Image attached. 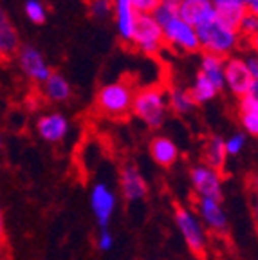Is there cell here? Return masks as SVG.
I'll list each match as a JSON object with an SVG mask.
<instances>
[{
  "label": "cell",
  "mask_w": 258,
  "mask_h": 260,
  "mask_svg": "<svg viewBox=\"0 0 258 260\" xmlns=\"http://www.w3.org/2000/svg\"><path fill=\"white\" fill-rule=\"evenodd\" d=\"M195 32H197L199 47L204 53L220 58H228L230 54H233V51L240 44V35L237 29L226 25L217 15L204 24L197 25Z\"/></svg>",
  "instance_id": "cell-1"
},
{
  "label": "cell",
  "mask_w": 258,
  "mask_h": 260,
  "mask_svg": "<svg viewBox=\"0 0 258 260\" xmlns=\"http://www.w3.org/2000/svg\"><path fill=\"white\" fill-rule=\"evenodd\" d=\"M132 114L148 128H161L168 116L166 90L161 87H146L137 90L132 100Z\"/></svg>",
  "instance_id": "cell-2"
},
{
  "label": "cell",
  "mask_w": 258,
  "mask_h": 260,
  "mask_svg": "<svg viewBox=\"0 0 258 260\" xmlns=\"http://www.w3.org/2000/svg\"><path fill=\"white\" fill-rule=\"evenodd\" d=\"M136 90L126 81H110L96 94V107L100 114L110 119H121L132 109Z\"/></svg>",
  "instance_id": "cell-3"
},
{
  "label": "cell",
  "mask_w": 258,
  "mask_h": 260,
  "mask_svg": "<svg viewBox=\"0 0 258 260\" xmlns=\"http://www.w3.org/2000/svg\"><path fill=\"white\" fill-rule=\"evenodd\" d=\"M175 224H177L179 232H181L191 255L197 260H206V256H208V235H206V230L199 220L197 213L188 210V208L177 206L175 208Z\"/></svg>",
  "instance_id": "cell-4"
},
{
  "label": "cell",
  "mask_w": 258,
  "mask_h": 260,
  "mask_svg": "<svg viewBox=\"0 0 258 260\" xmlns=\"http://www.w3.org/2000/svg\"><path fill=\"white\" fill-rule=\"evenodd\" d=\"M224 89H230V92L238 98L246 94L258 96V80L249 74L244 58L228 56L224 60Z\"/></svg>",
  "instance_id": "cell-5"
},
{
  "label": "cell",
  "mask_w": 258,
  "mask_h": 260,
  "mask_svg": "<svg viewBox=\"0 0 258 260\" xmlns=\"http://www.w3.org/2000/svg\"><path fill=\"white\" fill-rule=\"evenodd\" d=\"M132 42L143 54L155 56L165 47L163 40V27L153 20L152 15H137L136 27L132 32Z\"/></svg>",
  "instance_id": "cell-6"
},
{
  "label": "cell",
  "mask_w": 258,
  "mask_h": 260,
  "mask_svg": "<svg viewBox=\"0 0 258 260\" xmlns=\"http://www.w3.org/2000/svg\"><path fill=\"white\" fill-rule=\"evenodd\" d=\"M190 181L197 199H211L222 203L224 190H222L220 172L206 167V165H195L190 170Z\"/></svg>",
  "instance_id": "cell-7"
},
{
  "label": "cell",
  "mask_w": 258,
  "mask_h": 260,
  "mask_svg": "<svg viewBox=\"0 0 258 260\" xmlns=\"http://www.w3.org/2000/svg\"><path fill=\"white\" fill-rule=\"evenodd\" d=\"M16 58H18V65H20V71L33 81H38V83H44L53 69L51 65L47 63L44 53L40 49H37L35 45H20L16 49Z\"/></svg>",
  "instance_id": "cell-8"
},
{
  "label": "cell",
  "mask_w": 258,
  "mask_h": 260,
  "mask_svg": "<svg viewBox=\"0 0 258 260\" xmlns=\"http://www.w3.org/2000/svg\"><path fill=\"white\" fill-rule=\"evenodd\" d=\"M163 40L170 47L182 51V53H197V51H201L195 27L182 22L181 18H175V20L163 25Z\"/></svg>",
  "instance_id": "cell-9"
},
{
  "label": "cell",
  "mask_w": 258,
  "mask_h": 260,
  "mask_svg": "<svg viewBox=\"0 0 258 260\" xmlns=\"http://www.w3.org/2000/svg\"><path fill=\"white\" fill-rule=\"evenodd\" d=\"M90 208L94 211L100 230L109 228L116 210V193L107 183H96L90 190Z\"/></svg>",
  "instance_id": "cell-10"
},
{
  "label": "cell",
  "mask_w": 258,
  "mask_h": 260,
  "mask_svg": "<svg viewBox=\"0 0 258 260\" xmlns=\"http://www.w3.org/2000/svg\"><path fill=\"white\" fill-rule=\"evenodd\" d=\"M119 190H121L125 201H128V203L141 201L148 195V184H146L145 177L134 162L123 165L121 172H119Z\"/></svg>",
  "instance_id": "cell-11"
},
{
  "label": "cell",
  "mask_w": 258,
  "mask_h": 260,
  "mask_svg": "<svg viewBox=\"0 0 258 260\" xmlns=\"http://www.w3.org/2000/svg\"><path fill=\"white\" fill-rule=\"evenodd\" d=\"M197 217L202 226H206L210 232L218 235L228 232V215L222 208V203L211 199H197Z\"/></svg>",
  "instance_id": "cell-12"
},
{
  "label": "cell",
  "mask_w": 258,
  "mask_h": 260,
  "mask_svg": "<svg viewBox=\"0 0 258 260\" xmlns=\"http://www.w3.org/2000/svg\"><path fill=\"white\" fill-rule=\"evenodd\" d=\"M215 15L211 0H177V16L191 27L204 24Z\"/></svg>",
  "instance_id": "cell-13"
},
{
  "label": "cell",
  "mask_w": 258,
  "mask_h": 260,
  "mask_svg": "<svg viewBox=\"0 0 258 260\" xmlns=\"http://www.w3.org/2000/svg\"><path fill=\"white\" fill-rule=\"evenodd\" d=\"M69 119L61 112H49L44 114L37 121V132L44 141L47 143H60L69 134Z\"/></svg>",
  "instance_id": "cell-14"
},
{
  "label": "cell",
  "mask_w": 258,
  "mask_h": 260,
  "mask_svg": "<svg viewBox=\"0 0 258 260\" xmlns=\"http://www.w3.org/2000/svg\"><path fill=\"white\" fill-rule=\"evenodd\" d=\"M112 13H114V18H116L117 35L121 37V40L130 42L137 20V13L132 8V4H130V0H114Z\"/></svg>",
  "instance_id": "cell-15"
},
{
  "label": "cell",
  "mask_w": 258,
  "mask_h": 260,
  "mask_svg": "<svg viewBox=\"0 0 258 260\" xmlns=\"http://www.w3.org/2000/svg\"><path fill=\"white\" fill-rule=\"evenodd\" d=\"M150 155L159 167H172L179 159V146L166 136H155L150 141Z\"/></svg>",
  "instance_id": "cell-16"
},
{
  "label": "cell",
  "mask_w": 258,
  "mask_h": 260,
  "mask_svg": "<svg viewBox=\"0 0 258 260\" xmlns=\"http://www.w3.org/2000/svg\"><path fill=\"white\" fill-rule=\"evenodd\" d=\"M217 16L230 27L237 29L240 20L246 16L247 9L242 0H211Z\"/></svg>",
  "instance_id": "cell-17"
},
{
  "label": "cell",
  "mask_w": 258,
  "mask_h": 260,
  "mask_svg": "<svg viewBox=\"0 0 258 260\" xmlns=\"http://www.w3.org/2000/svg\"><path fill=\"white\" fill-rule=\"evenodd\" d=\"M202 159L206 167L213 168L217 172H222L226 167V146H224V139L220 136H211V138L206 139L204 146H202Z\"/></svg>",
  "instance_id": "cell-18"
},
{
  "label": "cell",
  "mask_w": 258,
  "mask_h": 260,
  "mask_svg": "<svg viewBox=\"0 0 258 260\" xmlns=\"http://www.w3.org/2000/svg\"><path fill=\"white\" fill-rule=\"evenodd\" d=\"M224 60L226 58L208 53H202L201 56V71L199 73L217 89V92L224 89Z\"/></svg>",
  "instance_id": "cell-19"
},
{
  "label": "cell",
  "mask_w": 258,
  "mask_h": 260,
  "mask_svg": "<svg viewBox=\"0 0 258 260\" xmlns=\"http://www.w3.org/2000/svg\"><path fill=\"white\" fill-rule=\"evenodd\" d=\"M18 47H20V35L4 8L0 6V51L2 54H13Z\"/></svg>",
  "instance_id": "cell-20"
},
{
  "label": "cell",
  "mask_w": 258,
  "mask_h": 260,
  "mask_svg": "<svg viewBox=\"0 0 258 260\" xmlns=\"http://www.w3.org/2000/svg\"><path fill=\"white\" fill-rule=\"evenodd\" d=\"M44 94L49 102L61 103L71 98L73 89H71L69 80L61 73H51V76L44 81Z\"/></svg>",
  "instance_id": "cell-21"
},
{
  "label": "cell",
  "mask_w": 258,
  "mask_h": 260,
  "mask_svg": "<svg viewBox=\"0 0 258 260\" xmlns=\"http://www.w3.org/2000/svg\"><path fill=\"white\" fill-rule=\"evenodd\" d=\"M166 103H168V110H174L175 114H181V116L195 109V103L188 89H182V87H172L166 92Z\"/></svg>",
  "instance_id": "cell-22"
},
{
  "label": "cell",
  "mask_w": 258,
  "mask_h": 260,
  "mask_svg": "<svg viewBox=\"0 0 258 260\" xmlns=\"http://www.w3.org/2000/svg\"><path fill=\"white\" fill-rule=\"evenodd\" d=\"M188 92H190L195 107L211 102V100H215V96L218 94L217 89H215V87L211 85L210 81L206 80L201 73H197V76H195V80H194V85H191V89H188Z\"/></svg>",
  "instance_id": "cell-23"
},
{
  "label": "cell",
  "mask_w": 258,
  "mask_h": 260,
  "mask_svg": "<svg viewBox=\"0 0 258 260\" xmlns=\"http://www.w3.org/2000/svg\"><path fill=\"white\" fill-rule=\"evenodd\" d=\"M152 18L157 22L159 25H166L168 22L179 18L177 16V0H161L157 8L152 11Z\"/></svg>",
  "instance_id": "cell-24"
},
{
  "label": "cell",
  "mask_w": 258,
  "mask_h": 260,
  "mask_svg": "<svg viewBox=\"0 0 258 260\" xmlns=\"http://www.w3.org/2000/svg\"><path fill=\"white\" fill-rule=\"evenodd\" d=\"M24 13L33 24H44L47 20V9L42 4L40 0H25L24 4Z\"/></svg>",
  "instance_id": "cell-25"
},
{
  "label": "cell",
  "mask_w": 258,
  "mask_h": 260,
  "mask_svg": "<svg viewBox=\"0 0 258 260\" xmlns=\"http://www.w3.org/2000/svg\"><path fill=\"white\" fill-rule=\"evenodd\" d=\"M238 35H240V40L242 38H247V40H254L258 32V15H253V13H246L240 24L237 27Z\"/></svg>",
  "instance_id": "cell-26"
},
{
  "label": "cell",
  "mask_w": 258,
  "mask_h": 260,
  "mask_svg": "<svg viewBox=\"0 0 258 260\" xmlns=\"http://www.w3.org/2000/svg\"><path fill=\"white\" fill-rule=\"evenodd\" d=\"M114 9V0H90L89 2V13L90 16L98 18V20H105L112 15Z\"/></svg>",
  "instance_id": "cell-27"
},
{
  "label": "cell",
  "mask_w": 258,
  "mask_h": 260,
  "mask_svg": "<svg viewBox=\"0 0 258 260\" xmlns=\"http://www.w3.org/2000/svg\"><path fill=\"white\" fill-rule=\"evenodd\" d=\"M246 134L244 132H237L233 134L231 138L224 139V146H226V154L228 155H238L240 152L244 150V146H246Z\"/></svg>",
  "instance_id": "cell-28"
},
{
  "label": "cell",
  "mask_w": 258,
  "mask_h": 260,
  "mask_svg": "<svg viewBox=\"0 0 258 260\" xmlns=\"http://www.w3.org/2000/svg\"><path fill=\"white\" fill-rule=\"evenodd\" d=\"M238 114H258L256 94H246L238 100Z\"/></svg>",
  "instance_id": "cell-29"
},
{
  "label": "cell",
  "mask_w": 258,
  "mask_h": 260,
  "mask_svg": "<svg viewBox=\"0 0 258 260\" xmlns=\"http://www.w3.org/2000/svg\"><path fill=\"white\" fill-rule=\"evenodd\" d=\"M240 123H242L244 134L253 138L258 134V114H240Z\"/></svg>",
  "instance_id": "cell-30"
},
{
  "label": "cell",
  "mask_w": 258,
  "mask_h": 260,
  "mask_svg": "<svg viewBox=\"0 0 258 260\" xmlns=\"http://www.w3.org/2000/svg\"><path fill=\"white\" fill-rule=\"evenodd\" d=\"M114 242H116V239L109 228L100 230V233H98V249L100 251H110L114 248Z\"/></svg>",
  "instance_id": "cell-31"
},
{
  "label": "cell",
  "mask_w": 258,
  "mask_h": 260,
  "mask_svg": "<svg viewBox=\"0 0 258 260\" xmlns=\"http://www.w3.org/2000/svg\"><path fill=\"white\" fill-rule=\"evenodd\" d=\"M161 0H130L132 8L136 9L137 15H152V11L157 8Z\"/></svg>",
  "instance_id": "cell-32"
},
{
  "label": "cell",
  "mask_w": 258,
  "mask_h": 260,
  "mask_svg": "<svg viewBox=\"0 0 258 260\" xmlns=\"http://www.w3.org/2000/svg\"><path fill=\"white\" fill-rule=\"evenodd\" d=\"M244 63H246L247 71H249V74L254 78V80H258V58L254 53L247 54V58L244 60Z\"/></svg>",
  "instance_id": "cell-33"
},
{
  "label": "cell",
  "mask_w": 258,
  "mask_h": 260,
  "mask_svg": "<svg viewBox=\"0 0 258 260\" xmlns=\"http://www.w3.org/2000/svg\"><path fill=\"white\" fill-rule=\"evenodd\" d=\"M244 6H246L247 13H253V15H256L258 13V0H242Z\"/></svg>",
  "instance_id": "cell-34"
},
{
  "label": "cell",
  "mask_w": 258,
  "mask_h": 260,
  "mask_svg": "<svg viewBox=\"0 0 258 260\" xmlns=\"http://www.w3.org/2000/svg\"><path fill=\"white\" fill-rule=\"evenodd\" d=\"M4 239H6V224H4L2 210H0V242H4Z\"/></svg>",
  "instance_id": "cell-35"
},
{
  "label": "cell",
  "mask_w": 258,
  "mask_h": 260,
  "mask_svg": "<svg viewBox=\"0 0 258 260\" xmlns=\"http://www.w3.org/2000/svg\"><path fill=\"white\" fill-rule=\"evenodd\" d=\"M2 145H4V143H2V136H0V152H2Z\"/></svg>",
  "instance_id": "cell-36"
},
{
  "label": "cell",
  "mask_w": 258,
  "mask_h": 260,
  "mask_svg": "<svg viewBox=\"0 0 258 260\" xmlns=\"http://www.w3.org/2000/svg\"><path fill=\"white\" fill-rule=\"evenodd\" d=\"M0 56H2V51H0Z\"/></svg>",
  "instance_id": "cell-37"
}]
</instances>
